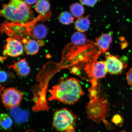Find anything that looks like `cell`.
I'll return each instance as SVG.
<instances>
[{
  "label": "cell",
  "instance_id": "cell-1",
  "mask_svg": "<svg viewBox=\"0 0 132 132\" xmlns=\"http://www.w3.org/2000/svg\"><path fill=\"white\" fill-rule=\"evenodd\" d=\"M71 42L64 47L61 64L62 68L75 67L79 63H88L100 55L96 43L87 39L82 32L77 31L72 35Z\"/></svg>",
  "mask_w": 132,
  "mask_h": 132
},
{
  "label": "cell",
  "instance_id": "cell-2",
  "mask_svg": "<svg viewBox=\"0 0 132 132\" xmlns=\"http://www.w3.org/2000/svg\"><path fill=\"white\" fill-rule=\"evenodd\" d=\"M49 92V101L57 100L68 105L77 103L84 94L80 81L73 77L59 79Z\"/></svg>",
  "mask_w": 132,
  "mask_h": 132
},
{
  "label": "cell",
  "instance_id": "cell-3",
  "mask_svg": "<svg viewBox=\"0 0 132 132\" xmlns=\"http://www.w3.org/2000/svg\"><path fill=\"white\" fill-rule=\"evenodd\" d=\"M89 92L90 100L86 106V113L90 119L100 123L104 119L108 112L106 96L104 92L100 90L98 85L91 86Z\"/></svg>",
  "mask_w": 132,
  "mask_h": 132
},
{
  "label": "cell",
  "instance_id": "cell-4",
  "mask_svg": "<svg viewBox=\"0 0 132 132\" xmlns=\"http://www.w3.org/2000/svg\"><path fill=\"white\" fill-rule=\"evenodd\" d=\"M1 14L7 20L19 24H27L34 18L31 5L24 0H10L3 5Z\"/></svg>",
  "mask_w": 132,
  "mask_h": 132
},
{
  "label": "cell",
  "instance_id": "cell-5",
  "mask_svg": "<svg viewBox=\"0 0 132 132\" xmlns=\"http://www.w3.org/2000/svg\"><path fill=\"white\" fill-rule=\"evenodd\" d=\"M76 117L67 109L64 108L54 113L52 125L57 131L62 132H75L73 125Z\"/></svg>",
  "mask_w": 132,
  "mask_h": 132
},
{
  "label": "cell",
  "instance_id": "cell-6",
  "mask_svg": "<svg viewBox=\"0 0 132 132\" xmlns=\"http://www.w3.org/2000/svg\"><path fill=\"white\" fill-rule=\"evenodd\" d=\"M86 73L91 79V83L98 82L99 79L105 78L108 72L105 61L95 59L87 63L85 68Z\"/></svg>",
  "mask_w": 132,
  "mask_h": 132
},
{
  "label": "cell",
  "instance_id": "cell-7",
  "mask_svg": "<svg viewBox=\"0 0 132 132\" xmlns=\"http://www.w3.org/2000/svg\"><path fill=\"white\" fill-rule=\"evenodd\" d=\"M23 98L22 92L13 87L5 89L1 95V102L3 105L9 109L19 106Z\"/></svg>",
  "mask_w": 132,
  "mask_h": 132
},
{
  "label": "cell",
  "instance_id": "cell-8",
  "mask_svg": "<svg viewBox=\"0 0 132 132\" xmlns=\"http://www.w3.org/2000/svg\"><path fill=\"white\" fill-rule=\"evenodd\" d=\"M108 72L112 75H118L122 73L128 65L120 59L118 56L107 53L105 60Z\"/></svg>",
  "mask_w": 132,
  "mask_h": 132
},
{
  "label": "cell",
  "instance_id": "cell-9",
  "mask_svg": "<svg viewBox=\"0 0 132 132\" xmlns=\"http://www.w3.org/2000/svg\"><path fill=\"white\" fill-rule=\"evenodd\" d=\"M24 47L21 41L14 38L9 37L6 39L3 54L5 56L16 57L24 54Z\"/></svg>",
  "mask_w": 132,
  "mask_h": 132
},
{
  "label": "cell",
  "instance_id": "cell-10",
  "mask_svg": "<svg viewBox=\"0 0 132 132\" xmlns=\"http://www.w3.org/2000/svg\"><path fill=\"white\" fill-rule=\"evenodd\" d=\"M48 32V29L47 26L41 23H38L30 28L29 34L32 38L39 40L45 38Z\"/></svg>",
  "mask_w": 132,
  "mask_h": 132
},
{
  "label": "cell",
  "instance_id": "cell-11",
  "mask_svg": "<svg viewBox=\"0 0 132 132\" xmlns=\"http://www.w3.org/2000/svg\"><path fill=\"white\" fill-rule=\"evenodd\" d=\"M112 37L110 33H105L96 38V43L102 54L107 53L112 42Z\"/></svg>",
  "mask_w": 132,
  "mask_h": 132
},
{
  "label": "cell",
  "instance_id": "cell-12",
  "mask_svg": "<svg viewBox=\"0 0 132 132\" xmlns=\"http://www.w3.org/2000/svg\"><path fill=\"white\" fill-rule=\"evenodd\" d=\"M7 67L12 68L18 75L21 77L27 76L30 72L28 63L25 59H21L19 61L8 66Z\"/></svg>",
  "mask_w": 132,
  "mask_h": 132
},
{
  "label": "cell",
  "instance_id": "cell-13",
  "mask_svg": "<svg viewBox=\"0 0 132 132\" xmlns=\"http://www.w3.org/2000/svg\"><path fill=\"white\" fill-rule=\"evenodd\" d=\"M38 40L29 39L24 44L25 52L29 55H34L38 52L40 44Z\"/></svg>",
  "mask_w": 132,
  "mask_h": 132
},
{
  "label": "cell",
  "instance_id": "cell-14",
  "mask_svg": "<svg viewBox=\"0 0 132 132\" xmlns=\"http://www.w3.org/2000/svg\"><path fill=\"white\" fill-rule=\"evenodd\" d=\"M89 15L82 16L78 18L75 23V28L78 32H86L90 28V21Z\"/></svg>",
  "mask_w": 132,
  "mask_h": 132
},
{
  "label": "cell",
  "instance_id": "cell-15",
  "mask_svg": "<svg viewBox=\"0 0 132 132\" xmlns=\"http://www.w3.org/2000/svg\"><path fill=\"white\" fill-rule=\"evenodd\" d=\"M50 8V3L48 0H38L35 6L36 12L41 15L48 12Z\"/></svg>",
  "mask_w": 132,
  "mask_h": 132
},
{
  "label": "cell",
  "instance_id": "cell-16",
  "mask_svg": "<svg viewBox=\"0 0 132 132\" xmlns=\"http://www.w3.org/2000/svg\"><path fill=\"white\" fill-rule=\"evenodd\" d=\"M70 10L72 15L78 19L82 17L85 12L83 6L78 3H74L71 5Z\"/></svg>",
  "mask_w": 132,
  "mask_h": 132
},
{
  "label": "cell",
  "instance_id": "cell-17",
  "mask_svg": "<svg viewBox=\"0 0 132 132\" xmlns=\"http://www.w3.org/2000/svg\"><path fill=\"white\" fill-rule=\"evenodd\" d=\"M75 18L71 13L65 11L61 13L59 16V20L61 23L65 25L71 24Z\"/></svg>",
  "mask_w": 132,
  "mask_h": 132
},
{
  "label": "cell",
  "instance_id": "cell-18",
  "mask_svg": "<svg viewBox=\"0 0 132 132\" xmlns=\"http://www.w3.org/2000/svg\"><path fill=\"white\" fill-rule=\"evenodd\" d=\"M13 123V121L9 115L3 113L0 117V124L3 129L6 130L11 127Z\"/></svg>",
  "mask_w": 132,
  "mask_h": 132
},
{
  "label": "cell",
  "instance_id": "cell-19",
  "mask_svg": "<svg viewBox=\"0 0 132 132\" xmlns=\"http://www.w3.org/2000/svg\"><path fill=\"white\" fill-rule=\"evenodd\" d=\"M81 4L89 6H93L96 4L98 0H79Z\"/></svg>",
  "mask_w": 132,
  "mask_h": 132
},
{
  "label": "cell",
  "instance_id": "cell-20",
  "mask_svg": "<svg viewBox=\"0 0 132 132\" xmlns=\"http://www.w3.org/2000/svg\"><path fill=\"white\" fill-rule=\"evenodd\" d=\"M126 80L128 85L132 87V67L126 73Z\"/></svg>",
  "mask_w": 132,
  "mask_h": 132
},
{
  "label": "cell",
  "instance_id": "cell-21",
  "mask_svg": "<svg viewBox=\"0 0 132 132\" xmlns=\"http://www.w3.org/2000/svg\"><path fill=\"white\" fill-rule=\"evenodd\" d=\"M113 121L117 124L122 123L123 122V118L120 115H116L113 119Z\"/></svg>",
  "mask_w": 132,
  "mask_h": 132
},
{
  "label": "cell",
  "instance_id": "cell-22",
  "mask_svg": "<svg viewBox=\"0 0 132 132\" xmlns=\"http://www.w3.org/2000/svg\"><path fill=\"white\" fill-rule=\"evenodd\" d=\"M7 75L4 71H1V82H4L7 80Z\"/></svg>",
  "mask_w": 132,
  "mask_h": 132
},
{
  "label": "cell",
  "instance_id": "cell-23",
  "mask_svg": "<svg viewBox=\"0 0 132 132\" xmlns=\"http://www.w3.org/2000/svg\"><path fill=\"white\" fill-rule=\"evenodd\" d=\"M25 2L30 5L36 4L38 0H24Z\"/></svg>",
  "mask_w": 132,
  "mask_h": 132
}]
</instances>
